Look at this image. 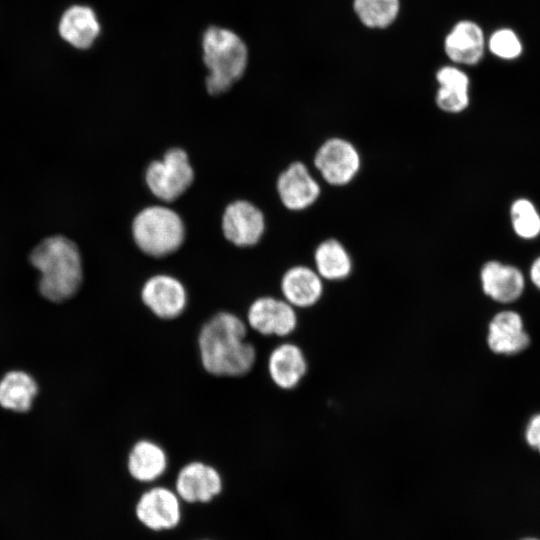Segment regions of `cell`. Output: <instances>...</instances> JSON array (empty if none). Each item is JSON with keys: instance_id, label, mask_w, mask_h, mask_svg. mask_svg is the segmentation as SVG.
<instances>
[{"instance_id": "cell-1", "label": "cell", "mask_w": 540, "mask_h": 540, "mask_svg": "<svg viewBox=\"0 0 540 540\" xmlns=\"http://www.w3.org/2000/svg\"><path fill=\"white\" fill-rule=\"evenodd\" d=\"M245 320L229 311H219L206 320L197 336L202 368L216 377L247 375L257 360L255 346L247 340Z\"/></svg>"}, {"instance_id": "cell-2", "label": "cell", "mask_w": 540, "mask_h": 540, "mask_svg": "<svg viewBox=\"0 0 540 540\" xmlns=\"http://www.w3.org/2000/svg\"><path fill=\"white\" fill-rule=\"evenodd\" d=\"M31 264L40 273L39 291L52 302L71 298L83 279L82 260L75 242L63 235L43 239L31 251Z\"/></svg>"}, {"instance_id": "cell-3", "label": "cell", "mask_w": 540, "mask_h": 540, "mask_svg": "<svg viewBox=\"0 0 540 540\" xmlns=\"http://www.w3.org/2000/svg\"><path fill=\"white\" fill-rule=\"evenodd\" d=\"M202 57L208 70L207 91L220 95L244 75L248 65V48L242 38L227 28L210 26L201 40Z\"/></svg>"}, {"instance_id": "cell-4", "label": "cell", "mask_w": 540, "mask_h": 540, "mask_svg": "<svg viewBox=\"0 0 540 540\" xmlns=\"http://www.w3.org/2000/svg\"><path fill=\"white\" fill-rule=\"evenodd\" d=\"M132 235L142 252L152 257H164L181 247L185 239V226L173 209L152 205L134 217Z\"/></svg>"}, {"instance_id": "cell-5", "label": "cell", "mask_w": 540, "mask_h": 540, "mask_svg": "<svg viewBox=\"0 0 540 540\" xmlns=\"http://www.w3.org/2000/svg\"><path fill=\"white\" fill-rule=\"evenodd\" d=\"M313 165L326 184L344 187L360 173L362 157L352 141L332 136L325 139L315 151Z\"/></svg>"}, {"instance_id": "cell-6", "label": "cell", "mask_w": 540, "mask_h": 540, "mask_svg": "<svg viewBox=\"0 0 540 540\" xmlns=\"http://www.w3.org/2000/svg\"><path fill=\"white\" fill-rule=\"evenodd\" d=\"M194 170L188 154L181 148H171L161 160L152 161L145 171V181L151 193L171 202L179 198L193 183Z\"/></svg>"}, {"instance_id": "cell-7", "label": "cell", "mask_w": 540, "mask_h": 540, "mask_svg": "<svg viewBox=\"0 0 540 540\" xmlns=\"http://www.w3.org/2000/svg\"><path fill=\"white\" fill-rule=\"evenodd\" d=\"M248 328L264 337L291 339L300 325V312L281 297L265 295L248 307Z\"/></svg>"}, {"instance_id": "cell-8", "label": "cell", "mask_w": 540, "mask_h": 540, "mask_svg": "<svg viewBox=\"0 0 540 540\" xmlns=\"http://www.w3.org/2000/svg\"><path fill=\"white\" fill-rule=\"evenodd\" d=\"M266 370L276 389L292 392L300 387L308 375V356L302 345L293 339L281 340L268 353Z\"/></svg>"}, {"instance_id": "cell-9", "label": "cell", "mask_w": 540, "mask_h": 540, "mask_svg": "<svg viewBox=\"0 0 540 540\" xmlns=\"http://www.w3.org/2000/svg\"><path fill=\"white\" fill-rule=\"evenodd\" d=\"M478 279L482 295L500 305L517 301L526 288L523 271L511 263L498 259L484 262L480 267Z\"/></svg>"}, {"instance_id": "cell-10", "label": "cell", "mask_w": 540, "mask_h": 540, "mask_svg": "<svg viewBox=\"0 0 540 540\" xmlns=\"http://www.w3.org/2000/svg\"><path fill=\"white\" fill-rule=\"evenodd\" d=\"M531 338L520 313L506 309L494 312L488 319L485 344L496 356H514L528 349Z\"/></svg>"}, {"instance_id": "cell-11", "label": "cell", "mask_w": 540, "mask_h": 540, "mask_svg": "<svg viewBox=\"0 0 540 540\" xmlns=\"http://www.w3.org/2000/svg\"><path fill=\"white\" fill-rule=\"evenodd\" d=\"M142 303L157 318L174 320L181 316L188 305V293L184 284L168 274H156L143 284Z\"/></svg>"}, {"instance_id": "cell-12", "label": "cell", "mask_w": 540, "mask_h": 540, "mask_svg": "<svg viewBox=\"0 0 540 540\" xmlns=\"http://www.w3.org/2000/svg\"><path fill=\"white\" fill-rule=\"evenodd\" d=\"M181 499L165 486L145 490L135 505L138 521L152 531L171 530L181 521Z\"/></svg>"}, {"instance_id": "cell-13", "label": "cell", "mask_w": 540, "mask_h": 540, "mask_svg": "<svg viewBox=\"0 0 540 540\" xmlns=\"http://www.w3.org/2000/svg\"><path fill=\"white\" fill-rule=\"evenodd\" d=\"M327 291V283L312 266L294 265L288 268L280 280L281 298L305 312L318 306Z\"/></svg>"}, {"instance_id": "cell-14", "label": "cell", "mask_w": 540, "mask_h": 540, "mask_svg": "<svg viewBox=\"0 0 540 540\" xmlns=\"http://www.w3.org/2000/svg\"><path fill=\"white\" fill-rule=\"evenodd\" d=\"M276 188L283 206L295 212L312 207L322 193L321 184L301 161L292 162L280 173Z\"/></svg>"}, {"instance_id": "cell-15", "label": "cell", "mask_w": 540, "mask_h": 540, "mask_svg": "<svg viewBox=\"0 0 540 540\" xmlns=\"http://www.w3.org/2000/svg\"><path fill=\"white\" fill-rule=\"evenodd\" d=\"M223 489L220 472L203 461L186 463L178 471L175 480V492L181 501L187 503H208L216 498Z\"/></svg>"}, {"instance_id": "cell-16", "label": "cell", "mask_w": 540, "mask_h": 540, "mask_svg": "<svg viewBox=\"0 0 540 540\" xmlns=\"http://www.w3.org/2000/svg\"><path fill=\"white\" fill-rule=\"evenodd\" d=\"M222 230L228 241L238 247L257 244L265 231L262 211L247 200L231 202L222 216Z\"/></svg>"}, {"instance_id": "cell-17", "label": "cell", "mask_w": 540, "mask_h": 540, "mask_svg": "<svg viewBox=\"0 0 540 540\" xmlns=\"http://www.w3.org/2000/svg\"><path fill=\"white\" fill-rule=\"evenodd\" d=\"M446 56L455 65H476L484 57L487 38L475 21L463 19L456 22L443 42Z\"/></svg>"}, {"instance_id": "cell-18", "label": "cell", "mask_w": 540, "mask_h": 540, "mask_svg": "<svg viewBox=\"0 0 540 540\" xmlns=\"http://www.w3.org/2000/svg\"><path fill=\"white\" fill-rule=\"evenodd\" d=\"M435 79L438 88L435 93V104L443 112L459 114L470 105V78L457 65L440 67Z\"/></svg>"}, {"instance_id": "cell-19", "label": "cell", "mask_w": 540, "mask_h": 540, "mask_svg": "<svg viewBox=\"0 0 540 540\" xmlns=\"http://www.w3.org/2000/svg\"><path fill=\"white\" fill-rule=\"evenodd\" d=\"M313 268L327 284H339L352 278L354 261L340 240L329 237L315 247Z\"/></svg>"}, {"instance_id": "cell-20", "label": "cell", "mask_w": 540, "mask_h": 540, "mask_svg": "<svg viewBox=\"0 0 540 540\" xmlns=\"http://www.w3.org/2000/svg\"><path fill=\"white\" fill-rule=\"evenodd\" d=\"M58 32L60 37L77 49L90 48L101 32L95 11L86 5H72L62 14Z\"/></svg>"}, {"instance_id": "cell-21", "label": "cell", "mask_w": 540, "mask_h": 540, "mask_svg": "<svg viewBox=\"0 0 540 540\" xmlns=\"http://www.w3.org/2000/svg\"><path fill=\"white\" fill-rule=\"evenodd\" d=\"M126 464L128 473L134 480L152 483L166 472L168 455L159 443L143 438L131 446Z\"/></svg>"}, {"instance_id": "cell-22", "label": "cell", "mask_w": 540, "mask_h": 540, "mask_svg": "<svg viewBox=\"0 0 540 540\" xmlns=\"http://www.w3.org/2000/svg\"><path fill=\"white\" fill-rule=\"evenodd\" d=\"M38 387L23 371H11L0 381V405L16 412H26L32 406Z\"/></svg>"}, {"instance_id": "cell-23", "label": "cell", "mask_w": 540, "mask_h": 540, "mask_svg": "<svg viewBox=\"0 0 540 540\" xmlns=\"http://www.w3.org/2000/svg\"><path fill=\"white\" fill-rule=\"evenodd\" d=\"M353 10L365 27L385 29L397 19L400 0H353Z\"/></svg>"}, {"instance_id": "cell-24", "label": "cell", "mask_w": 540, "mask_h": 540, "mask_svg": "<svg viewBox=\"0 0 540 540\" xmlns=\"http://www.w3.org/2000/svg\"><path fill=\"white\" fill-rule=\"evenodd\" d=\"M509 219L511 228L519 239L530 241L540 236V211L531 199H514L509 207Z\"/></svg>"}, {"instance_id": "cell-25", "label": "cell", "mask_w": 540, "mask_h": 540, "mask_svg": "<svg viewBox=\"0 0 540 540\" xmlns=\"http://www.w3.org/2000/svg\"><path fill=\"white\" fill-rule=\"evenodd\" d=\"M487 50L496 58L514 61L521 57L524 46L520 36L509 27L494 30L487 37Z\"/></svg>"}, {"instance_id": "cell-26", "label": "cell", "mask_w": 540, "mask_h": 540, "mask_svg": "<svg viewBox=\"0 0 540 540\" xmlns=\"http://www.w3.org/2000/svg\"><path fill=\"white\" fill-rule=\"evenodd\" d=\"M526 444L540 454V412L532 415L524 429Z\"/></svg>"}, {"instance_id": "cell-27", "label": "cell", "mask_w": 540, "mask_h": 540, "mask_svg": "<svg viewBox=\"0 0 540 540\" xmlns=\"http://www.w3.org/2000/svg\"><path fill=\"white\" fill-rule=\"evenodd\" d=\"M528 276L530 282L540 291V255L536 256L531 262Z\"/></svg>"}, {"instance_id": "cell-28", "label": "cell", "mask_w": 540, "mask_h": 540, "mask_svg": "<svg viewBox=\"0 0 540 540\" xmlns=\"http://www.w3.org/2000/svg\"><path fill=\"white\" fill-rule=\"evenodd\" d=\"M521 540H540V539L534 538V537H527V538H523Z\"/></svg>"}]
</instances>
